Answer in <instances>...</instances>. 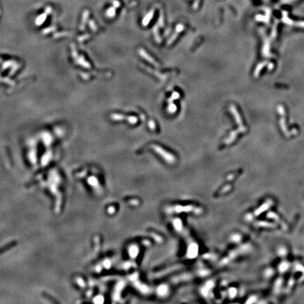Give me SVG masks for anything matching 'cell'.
<instances>
[{
	"instance_id": "obj_1",
	"label": "cell",
	"mask_w": 304,
	"mask_h": 304,
	"mask_svg": "<svg viewBox=\"0 0 304 304\" xmlns=\"http://www.w3.org/2000/svg\"><path fill=\"white\" fill-rule=\"evenodd\" d=\"M138 52H139V55L142 56V58H143L144 59H145L146 61H147L148 62L150 63V64H152L153 66H155L156 68L160 67V65L159 64V63L157 62V61H155V59H154L152 56H151L150 55H149V54H148L147 51L144 50V49H139Z\"/></svg>"
},
{
	"instance_id": "obj_2",
	"label": "cell",
	"mask_w": 304,
	"mask_h": 304,
	"mask_svg": "<svg viewBox=\"0 0 304 304\" xmlns=\"http://www.w3.org/2000/svg\"><path fill=\"white\" fill-rule=\"evenodd\" d=\"M184 26L182 24H178V25H177V27H176V29H175V33H174L173 35H172V37L170 38V39H169V40L168 41V42H167V45L168 46H170L171 44H172V43H173L176 40L177 37H178L179 34H180V33H182V31L184 30Z\"/></svg>"
},
{
	"instance_id": "obj_3",
	"label": "cell",
	"mask_w": 304,
	"mask_h": 304,
	"mask_svg": "<svg viewBox=\"0 0 304 304\" xmlns=\"http://www.w3.org/2000/svg\"><path fill=\"white\" fill-rule=\"evenodd\" d=\"M152 148L156 151L157 153H159L160 155H161L162 157H164V159H166L168 161H172L174 159V157H172V155H171L170 154H168L166 152L165 150L162 149L161 147H159V146L157 145H153Z\"/></svg>"
},
{
	"instance_id": "obj_4",
	"label": "cell",
	"mask_w": 304,
	"mask_h": 304,
	"mask_svg": "<svg viewBox=\"0 0 304 304\" xmlns=\"http://www.w3.org/2000/svg\"><path fill=\"white\" fill-rule=\"evenodd\" d=\"M154 9L151 10V11H149V14H148L147 16H146L144 18V19H143V21H142V25H143V26H148V24H149V22H150L151 20L153 19V16H154Z\"/></svg>"
},
{
	"instance_id": "obj_5",
	"label": "cell",
	"mask_w": 304,
	"mask_h": 304,
	"mask_svg": "<svg viewBox=\"0 0 304 304\" xmlns=\"http://www.w3.org/2000/svg\"><path fill=\"white\" fill-rule=\"evenodd\" d=\"M127 116L120 114H113L111 115V118L115 121H121L127 120Z\"/></svg>"
},
{
	"instance_id": "obj_6",
	"label": "cell",
	"mask_w": 304,
	"mask_h": 304,
	"mask_svg": "<svg viewBox=\"0 0 304 304\" xmlns=\"http://www.w3.org/2000/svg\"><path fill=\"white\" fill-rule=\"evenodd\" d=\"M143 66V67H144V69H145L146 70H147V71H149V72H152V73H153V74L157 76V77L159 78H160L161 80H165V79H166V76L164 75L159 74V73H157V72H156V71H153V70L149 69V67H146V66Z\"/></svg>"
},
{
	"instance_id": "obj_7",
	"label": "cell",
	"mask_w": 304,
	"mask_h": 304,
	"mask_svg": "<svg viewBox=\"0 0 304 304\" xmlns=\"http://www.w3.org/2000/svg\"><path fill=\"white\" fill-rule=\"evenodd\" d=\"M153 32H154V37H155L156 41H157L158 43H161V38L160 35H159V30H158V28H157V25L154 26V29H153Z\"/></svg>"
},
{
	"instance_id": "obj_8",
	"label": "cell",
	"mask_w": 304,
	"mask_h": 304,
	"mask_svg": "<svg viewBox=\"0 0 304 304\" xmlns=\"http://www.w3.org/2000/svg\"><path fill=\"white\" fill-rule=\"evenodd\" d=\"M116 15L115 7H111L106 11V16L109 18H114Z\"/></svg>"
},
{
	"instance_id": "obj_9",
	"label": "cell",
	"mask_w": 304,
	"mask_h": 304,
	"mask_svg": "<svg viewBox=\"0 0 304 304\" xmlns=\"http://www.w3.org/2000/svg\"><path fill=\"white\" fill-rule=\"evenodd\" d=\"M127 120L128 121L129 123H130L131 125H134L138 122V118H137L136 116H128V117L127 118Z\"/></svg>"
},
{
	"instance_id": "obj_10",
	"label": "cell",
	"mask_w": 304,
	"mask_h": 304,
	"mask_svg": "<svg viewBox=\"0 0 304 304\" xmlns=\"http://www.w3.org/2000/svg\"><path fill=\"white\" fill-rule=\"evenodd\" d=\"M176 111H177V106H176L175 104H172V103L171 102V104L168 106V111L170 114H174V113L176 112Z\"/></svg>"
},
{
	"instance_id": "obj_11",
	"label": "cell",
	"mask_w": 304,
	"mask_h": 304,
	"mask_svg": "<svg viewBox=\"0 0 304 304\" xmlns=\"http://www.w3.org/2000/svg\"><path fill=\"white\" fill-rule=\"evenodd\" d=\"M180 94H179L178 92H174L172 94V95H171V97H170V99H168V102H170V103L172 102V101L175 100V99H179V98H180Z\"/></svg>"
},
{
	"instance_id": "obj_12",
	"label": "cell",
	"mask_w": 304,
	"mask_h": 304,
	"mask_svg": "<svg viewBox=\"0 0 304 304\" xmlns=\"http://www.w3.org/2000/svg\"><path fill=\"white\" fill-rule=\"evenodd\" d=\"M88 15H89V11H84V13H83L82 24V26H81V27H82V28L84 27V25L85 24L86 20L87 19V17H88ZM82 29H83V28H82Z\"/></svg>"
},
{
	"instance_id": "obj_13",
	"label": "cell",
	"mask_w": 304,
	"mask_h": 304,
	"mask_svg": "<svg viewBox=\"0 0 304 304\" xmlns=\"http://www.w3.org/2000/svg\"><path fill=\"white\" fill-rule=\"evenodd\" d=\"M149 127L152 130H154L156 129V124L154 123V120H150L149 122Z\"/></svg>"
},
{
	"instance_id": "obj_14",
	"label": "cell",
	"mask_w": 304,
	"mask_h": 304,
	"mask_svg": "<svg viewBox=\"0 0 304 304\" xmlns=\"http://www.w3.org/2000/svg\"><path fill=\"white\" fill-rule=\"evenodd\" d=\"M163 22H164V21H163V16L162 12H161L160 18H159V26H161V27H163V26H164Z\"/></svg>"
},
{
	"instance_id": "obj_15",
	"label": "cell",
	"mask_w": 304,
	"mask_h": 304,
	"mask_svg": "<svg viewBox=\"0 0 304 304\" xmlns=\"http://www.w3.org/2000/svg\"><path fill=\"white\" fill-rule=\"evenodd\" d=\"M199 1H200V0H195V1H194V4H193V9H198L199 5Z\"/></svg>"
},
{
	"instance_id": "obj_16",
	"label": "cell",
	"mask_w": 304,
	"mask_h": 304,
	"mask_svg": "<svg viewBox=\"0 0 304 304\" xmlns=\"http://www.w3.org/2000/svg\"><path fill=\"white\" fill-rule=\"evenodd\" d=\"M113 4H114V7L115 8H118L119 6H120V2L118 1H116V0H114V1H113Z\"/></svg>"
},
{
	"instance_id": "obj_17",
	"label": "cell",
	"mask_w": 304,
	"mask_h": 304,
	"mask_svg": "<svg viewBox=\"0 0 304 304\" xmlns=\"http://www.w3.org/2000/svg\"><path fill=\"white\" fill-rule=\"evenodd\" d=\"M89 26H92L93 28L92 29L94 30H97V26H95V24H94V21H89Z\"/></svg>"
}]
</instances>
